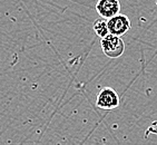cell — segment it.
Segmentation results:
<instances>
[{"mask_svg":"<svg viewBox=\"0 0 157 145\" xmlns=\"http://www.w3.org/2000/svg\"><path fill=\"white\" fill-rule=\"evenodd\" d=\"M100 46L104 55L108 58H118L125 52V42L121 36L109 33L100 39Z\"/></svg>","mask_w":157,"mask_h":145,"instance_id":"cell-1","label":"cell"},{"mask_svg":"<svg viewBox=\"0 0 157 145\" xmlns=\"http://www.w3.org/2000/svg\"><path fill=\"white\" fill-rule=\"evenodd\" d=\"M121 100L117 92L112 87L101 88L96 96V106L104 111H113L119 106Z\"/></svg>","mask_w":157,"mask_h":145,"instance_id":"cell-2","label":"cell"},{"mask_svg":"<svg viewBox=\"0 0 157 145\" xmlns=\"http://www.w3.org/2000/svg\"><path fill=\"white\" fill-rule=\"evenodd\" d=\"M107 26L110 33L123 36L130 29V20L126 15L118 14L107 20Z\"/></svg>","mask_w":157,"mask_h":145,"instance_id":"cell-3","label":"cell"},{"mask_svg":"<svg viewBox=\"0 0 157 145\" xmlns=\"http://www.w3.org/2000/svg\"><path fill=\"white\" fill-rule=\"evenodd\" d=\"M95 8L101 18L109 19L119 14L121 2L119 0H98Z\"/></svg>","mask_w":157,"mask_h":145,"instance_id":"cell-4","label":"cell"},{"mask_svg":"<svg viewBox=\"0 0 157 145\" xmlns=\"http://www.w3.org/2000/svg\"><path fill=\"white\" fill-rule=\"evenodd\" d=\"M93 29H94L95 33L99 38H103L106 35H108V26H107V21L105 20V18H99L96 19L94 21V25H93Z\"/></svg>","mask_w":157,"mask_h":145,"instance_id":"cell-5","label":"cell"}]
</instances>
